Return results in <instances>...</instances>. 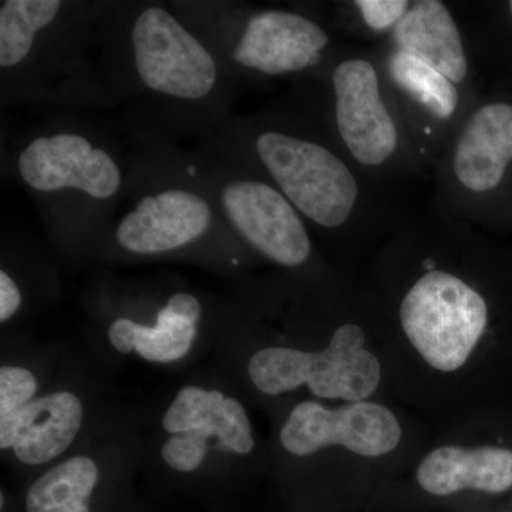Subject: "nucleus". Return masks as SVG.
I'll return each mask as SVG.
<instances>
[{
  "mask_svg": "<svg viewBox=\"0 0 512 512\" xmlns=\"http://www.w3.org/2000/svg\"><path fill=\"white\" fill-rule=\"evenodd\" d=\"M466 259L390 265L380 305L399 403L433 429L491 416L500 346Z\"/></svg>",
  "mask_w": 512,
  "mask_h": 512,
  "instance_id": "nucleus-1",
  "label": "nucleus"
},
{
  "mask_svg": "<svg viewBox=\"0 0 512 512\" xmlns=\"http://www.w3.org/2000/svg\"><path fill=\"white\" fill-rule=\"evenodd\" d=\"M394 39L400 50L419 57L451 82L460 83L466 77L463 40L443 2L423 0L410 6L394 26Z\"/></svg>",
  "mask_w": 512,
  "mask_h": 512,
  "instance_id": "nucleus-18",
  "label": "nucleus"
},
{
  "mask_svg": "<svg viewBox=\"0 0 512 512\" xmlns=\"http://www.w3.org/2000/svg\"><path fill=\"white\" fill-rule=\"evenodd\" d=\"M511 511H512V498H511Z\"/></svg>",
  "mask_w": 512,
  "mask_h": 512,
  "instance_id": "nucleus-23",
  "label": "nucleus"
},
{
  "mask_svg": "<svg viewBox=\"0 0 512 512\" xmlns=\"http://www.w3.org/2000/svg\"><path fill=\"white\" fill-rule=\"evenodd\" d=\"M491 416L434 429L402 476L367 512H464L512 491V446L491 434Z\"/></svg>",
  "mask_w": 512,
  "mask_h": 512,
  "instance_id": "nucleus-8",
  "label": "nucleus"
},
{
  "mask_svg": "<svg viewBox=\"0 0 512 512\" xmlns=\"http://www.w3.org/2000/svg\"><path fill=\"white\" fill-rule=\"evenodd\" d=\"M285 308L275 296L235 309L239 369L252 399L276 409L312 399L399 403L380 306L363 305L326 278H296Z\"/></svg>",
  "mask_w": 512,
  "mask_h": 512,
  "instance_id": "nucleus-2",
  "label": "nucleus"
},
{
  "mask_svg": "<svg viewBox=\"0 0 512 512\" xmlns=\"http://www.w3.org/2000/svg\"><path fill=\"white\" fill-rule=\"evenodd\" d=\"M336 124L340 137L359 163L380 165L397 147V128L379 92L372 63L342 62L332 76Z\"/></svg>",
  "mask_w": 512,
  "mask_h": 512,
  "instance_id": "nucleus-15",
  "label": "nucleus"
},
{
  "mask_svg": "<svg viewBox=\"0 0 512 512\" xmlns=\"http://www.w3.org/2000/svg\"><path fill=\"white\" fill-rule=\"evenodd\" d=\"M171 5L207 40L237 82L308 72L329 45L322 26L301 13L248 10L224 0H173Z\"/></svg>",
  "mask_w": 512,
  "mask_h": 512,
  "instance_id": "nucleus-11",
  "label": "nucleus"
},
{
  "mask_svg": "<svg viewBox=\"0 0 512 512\" xmlns=\"http://www.w3.org/2000/svg\"><path fill=\"white\" fill-rule=\"evenodd\" d=\"M101 66L121 126L202 143L232 119L237 80L171 2L110 0Z\"/></svg>",
  "mask_w": 512,
  "mask_h": 512,
  "instance_id": "nucleus-4",
  "label": "nucleus"
},
{
  "mask_svg": "<svg viewBox=\"0 0 512 512\" xmlns=\"http://www.w3.org/2000/svg\"><path fill=\"white\" fill-rule=\"evenodd\" d=\"M160 457L180 476L200 474L212 448L244 463H261L262 451L245 403L235 394L187 384L161 417Z\"/></svg>",
  "mask_w": 512,
  "mask_h": 512,
  "instance_id": "nucleus-12",
  "label": "nucleus"
},
{
  "mask_svg": "<svg viewBox=\"0 0 512 512\" xmlns=\"http://www.w3.org/2000/svg\"><path fill=\"white\" fill-rule=\"evenodd\" d=\"M22 512H138L127 484L96 458L70 454L30 481Z\"/></svg>",
  "mask_w": 512,
  "mask_h": 512,
  "instance_id": "nucleus-16",
  "label": "nucleus"
},
{
  "mask_svg": "<svg viewBox=\"0 0 512 512\" xmlns=\"http://www.w3.org/2000/svg\"><path fill=\"white\" fill-rule=\"evenodd\" d=\"M512 161V106L481 107L468 121L454 154V173L474 192L493 190Z\"/></svg>",
  "mask_w": 512,
  "mask_h": 512,
  "instance_id": "nucleus-17",
  "label": "nucleus"
},
{
  "mask_svg": "<svg viewBox=\"0 0 512 512\" xmlns=\"http://www.w3.org/2000/svg\"><path fill=\"white\" fill-rule=\"evenodd\" d=\"M86 421L79 393H40L22 409L0 417V450L25 467H49L67 456Z\"/></svg>",
  "mask_w": 512,
  "mask_h": 512,
  "instance_id": "nucleus-14",
  "label": "nucleus"
},
{
  "mask_svg": "<svg viewBox=\"0 0 512 512\" xmlns=\"http://www.w3.org/2000/svg\"><path fill=\"white\" fill-rule=\"evenodd\" d=\"M229 228L256 256L293 278L322 279L312 239L288 198L258 168L210 141L185 148Z\"/></svg>",
  "mask_w": 512,
  "mask_h": 512,
  "instance_id": "nucleus-9",
  "label": "nucleus"
},
{
  "mask_svg": "<svg viewBox=\"0 0 512 512\" xmlns=\"http://www.w3.org/2000/svg\"><path fill=\"white\" fill-rule=\"evenodd\" d=\"M508 6H510V12H511V16H512V2H510V5H508Z\"/></svg>",
  "mask_w": 512,
  "mask_h": 512,
  "instance_id": "nucleus-22",
  "label": "nucleus"
},
{
  "mask_svg": "<svg viewBox=\"0 0 512 512\" xmlns=\"http://www.w3.org/2000/svg\"><path fill=\"white\" fill-rule=\"evenodd\" d=\"M120 130L128 141L127 190L94 259L190 261L229 274L254 265L185 148L148 131Z\"/></svg>",
  "mask_w": 512,
  "mask_h": 512,
  "instance_id": "nucleus-5",
  "label": "nucleus"
},
{
  "mask_svg": "<svg viewBox=\"0 0 512 512\" xmlns=\"http://www.w3.org/2000/svg\"><path fill=\"white\" fill-rule=\"evenodd\" d=\"M138 512H143V511H138Z\"/></svg>",
  "mask_w": 512,
  "mask_h": 512,
  "instance_id": "nucleus-24",
  "label": "nucleus"
},
{
  "mask_svg": "<svg viewBox=\"0 0 512 512\" xmlns=\"http://www.w3.org/2000/svg\"><path fill=\"white\" fill-rule=\"evenodd\" d=\"M208 141L258 168L320 228L342 227L355 208L359 187L348 165L292 128L232 117Z\"/></svg>",
  "mask_w": 512,
  "mask_h": 512,
  "instance_id": "nucleus-10",
  "label": "nucleus"
},
{
  "mask_svg": "<svg viewBox=\"0 0 512 512\" xmlns=\"http://www.w3.org/2000/svg\"><path fill=\"white\" fill-rule=\"evenodd\" d=\"M110 0H3L0 3L2 109L53 114L117 109L101 66Z\"/></svg>",
  "mask_w": 512,
  "mask_h": 512,
  "instance_id": "nucleus-7",
  "label": "nucleus"
},
{
  "mask_svg": "<svg viewBox=\"0 0 512 512\" xmlns=\"http://www.w3.org/2000/svg\"><path fill=\"white\" fill-rule=\"evenodd\" d=\"M113 306L116 313L107 320L106 326L111 348L123 355L137 353L141 359L161 365L188 356L205 318L204 302L187 289H174L157 299L151 316L143 319L127 306Z\"/></svg>",
  "mask_w": 512,
  "mask_h": 512,
  "instance_id": "nucleus-13",
  "label": "nucleus"
},
{
  "mask_svg": "<svg viewBox=\"0 0 512 512\" xmlns=\"http://www.w3.org/2000/svg\"><path fill=\"white\" fill-rule=\"evenodd\" d=\"M40 394V382L29 367H0V417L22 409Z\"/></svg>",
  "mask_w": 512,
  "mask_h": 512,
  "instance_id": "nucleus-20",
  "label": "nucleus"
},
{
  "mask_svg": "<svg viewBox=\"0 0 512 512\" xmlns=\"http://www.w3.org/2000/svg\"><path fill=\"white\" fill-rule=\"evenodd\" d=\"M8 167L57 255L69 264L96 258L127 190L119 138L89 114H53L16 138Z\"/></svg>",
  "mask_w": 512,
  "mask_h": 512,
  "instance_id": "nucleus-6",
  "label": "nucleus"
},
{
  "mask_svg": "<svg viewBox=\"0 0 512 512\" xmlns=\"http://www.w3.org/2000/svg\"><path fill=\"white\" fill-rule=\"evenodd\" d=\"M271 417L269 457L288 512L366 511L434 431L409 407L386 400H298Z\"/></svg>",
  "mask_w": 512,
  "mask_h": 512,
  "instance_id": "nucleus-3",
  "label": "nucleus"
},
{
  "mask_svg": "<svg viewBox=\"0 0 512 512\" xmlns=\"http://www.w3.org/2000/svg\"><path fill=\"white\" fill-rule=\"evenodd\" d=\"M389 69L394 83L437 119L447 120L456 113L460 100L457 87L430 64L397 50Z\"/></svg>",
  "mask_w": 512,
  "mask_h": 512,
  "instance_id": "nucleus-19",
  "label": "nucleus"
},
{
  "mask_svg": "<svg viewBox=\"0 0 512 512\" xmlns=\"http://www.w3.org/2000/svg\"><path fill=\"white\" fill-rule=\"evenodd\" d=\"M404 0H360L357 8L362 12L363 19L372 29L383 30L392 28L406 15L410 8Z\"/></svg>",
  "mask_w": 512,
  "mask_h": 512,
  "instance_id": "nucleus-21",
  "label": "nucleus"
}]
</instances>
